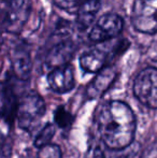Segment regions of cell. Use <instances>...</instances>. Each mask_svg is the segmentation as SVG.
Instances as JSON below:
<instances>
[{
  "mask_svg": "<svg viewBox=\"0 0 157 158\" xmlns=\"http://www.w3.org/2000/svg\"><path fill=\"white\" fill-rule=\"evenodd\" d=\"M45 102L39 94L28 93L17 103L16 118L19 128L25 131H31L39 124L45 113Z\"/></svg>",
  "mask_w": 157,
  "mask_h": 158,
  "instance_id": "2",
  "label": "cell"
},
{
  "mask_svg": "<svg viewBox=\"0 0 157 158\" xmlns=\"http://www.w3.org/2000/svg\"><path fill=\"white\" fill-rule=\"evenodd\" d=\"M132 26L139 32H157V0H134Z\"/></svg>",
  "mask_w": 157,
  "mask_h": 158,
  "instance_id": "5",
  "label": "cell"
},
{
  "mask_svg": "<svg viewBox=\"0 0 157 158\" xmlns=\"http://www.w3.org/2000/svg\"><path fill=\"white\" fill-rule=\"evenodd\" d=\"M48 83L51 89L58 94H65L76 86L73 69L70 64L53 69L48 75Z\"/></svg>",
  "mask_w": 157,
  "mask_h": 158,
  "instance_id": "8",
  "label": "cell"
},
{
  "mask_svg": "<svg viewBox=\"0 0 157 158\" xmlns=\"http://www.w3.org/2000/svg\"><path fill=\"white\" fill-rule=\"evenodd\" d=\"M54 4L60 10L69 13H76L83 0H53Z\"/></svg>",
  "mask_w": 157,
  "mask_h": 158,
  "instance_id": "16",
  "label": "cell"
},
{
  "mask_svg": "<svg viewBox=\"0 0 157 158\" xmlns=\"http://www.w3.org/2000/svg\"><path fill=\"white\" fill-rule=\"evenodd\" d=\"M123 28L124 21L119 15L107 13L96 22L90 32L88 33V39L95 43L109 41L118 37Z\"/></svg>",
  "mask_w": 157,
  "mask_h": 158,
  "instance_id": "6",
  "label": "cell"
},
{
  "mask_svg": "<svg viewBox=\"0 0 157 158\" xmlns=\"http://www.w3.org/2000/svg\"><path fill=\"white\" fill-rule=\"evenodd\" d=\"M76 51V45L71 40H65L56 43L48 50L45 56L46 68L53 70L59 67L67 66L72 59Z\"/></svg>",
  "mask_w": 157,
  "mask_h": 158,
  "instance_id": "7",
  "label": "cell"
},
{
  "mask_svg": "<svg viewBox=\"0 0 157 158\" xmlns=\"http://www.w3.org/2000/svg\"><path fill=\"white\" fill-rule=\"evenodd\" d=\"M107 53L100 48H93L83 53L80 57V66L87 73H98L105 68Z\"/></svg>",
  "mask_w": 157,
  "mask_h": 158,
  "instance_id": "12",
  "label": "cell"
},
{
  "mask_svg": "<svg viewBox=\"0 0 157 158\" xmlns=\"http://www.w3.org/2000/svg\"><path fill=\"white\" fill-rule=\"evenodd\" d=\"M55 135V126L51 123H48L42 128V130L35 138V146L41 148L45 145L51 144V140Z\"/></svg>",
  "mask_w": 157,
  "mask_h": 158,
  "instance_id": "14",
  "label": "cell"
},
{
  "mask_svg": "<svg viewBox=\"0 0 157 158\" xmlns=\"http://www.w3.org/2000/svg\"><path fill=\"white\" fill-rule=\"evenodd\" d=\"M55 122L59 127H67L71 123V115L65 108L60 106L55 112Z\"/></svg>",
  "mask_w": 157,
  "mask_h": 158,
  "instance_id": "17",
  "label": "cell"
},
{
  "mask_svg": "<svg viewBox=\"0 0 157 158\" xmlns=\"http://www.w3.org/2000/svg\"><path fill=\"white\" fill-rule=\"evenodd\" d=\"M11 148L8 145L0 144V158H10Z\"/></svg>",
  "mask_w": 157,
  "mask_h": 158,
  "instance_id": "19",
  "label": "cell"
},
{
  "mask_svg": "<svg viewBox=\"0 0 157 158\" xmlns=\"http://www.w3.org/2000/svg\"><path fill=\"white\" fill-rule=\"evenodd\" d=\"M12 69L16 79L21 81L28 80L32 70V60L30 53L25 46H17L12 53Z\"/></svg>",
  "mask_w": 157,
  "mask_h": 158,
  "instance_id": "9",
  "label": "cell"
},
{
  "mask_svg": "<svg viewBox=\"0 0 157 158\" xmlns=\"http://www.w3.org/2000/svg\"><path fill=\"white\" fill-rule=\"evenodd\" d=\"M136 126L134 111L119 100L105 103L98 113V129L102 144L112 150H123L131 145Z\"/></svg>",
  "mask_w": 157,
  "mask_h": 158,
  "instance_id": "1",
  "label": "cell"
},
{
  "mask_svg": "<svg viewBox=\"0 0 157 158\" xmlns=\"http://www.w3.org/2000/svg\"><path fill=\"white\" fill-rule=\"evenodd\" d=\"M136 98L150 109H157V68L147 67L138 73L134 82Z\"/></svg>",
  "mask_w": 157,
  "mask_h": 158,
  "instance_id": "4",
  "label": "cell"
},
{
  "mask_svg": "<svg viewBox=\"0 0 157 158\" xmlns=\"http://www.w3.org/2000/svg\"><path fill=\"white\" fill-rule=\"evenodd\" d=\"M141 158H157V141L151 143L143 151Z\"/></svg>",
  "mask_w": 157,
  "mask_h": 158,
  "instance_id": "18",
  "label": "cell"
},
{
  "mask_svg": "<svg viewBox=\"0 0 157 158\" xmlns=\"http://www.w3.org/2000/svg\"><path fill=\"white\" fill-rule=\"evenodd\" d=\"M115 77L116 72L113 68L105 67L102 70L97 73L94 80L87 86L86 94L89 98H98L99 96L103 95L113 83Z\"/></svg>",
  "mask_w": 157,
  "mask_h": 158,
  "instance_id": "11",
  "label": "cell"
},
{
  "mask_svg": "<svg viewBox=\"0 0 157 158\" xmlns=\"http://www.w3.org/2000/svg\"><path fill=\"white\" fill-rule=\"evenodd\" d=\"M100 6L101 0H83L76 12V25L80 31H85L92 26Z\"/></svg>",
  "mask_w": 157,
  "mask_h": 158,
  "instance_id": "10",
  "label": "cell"
},
{
  "mask_svg": "<svg viewBox=\"0 0 157 158\" xmlns=\"http://www.w3.org/2000/svg\"><path fill=\"white\" fill-rule=\"evenodd\" d=\"M37 158H61L60 148L56 144H48L39 148Z\"/></svg>",
  "mask_w": 157,
  "mask_h": 158,
  "instance_id": "15",
  "label": "cell"
},
{
  "mask_svg": "<svg viewBox=\"0 0 157 158\" xmlns=\"http://www.w3.org/2000/svg\"><path fill=\"white\" fill-rule=\"evenodd\" d=\"M138 153V145L132 143L130 146L123 150H112L101 144L95 150V158H132Z\"/></svg>",
  "mask_w": 157,
  "mask_h": 158,
  "instance_id": "13",
  "label": "cell"
},
{
  "mask_svg": "<svg viewBox=\"0 0 157 158\" xmlns=\"http://www.w3.org/2000/svg\"><path fill=\"white\" fill-rule=\"evenodd\" d=\"M30 13V0H8L1 13L2 28L13 35L21 33L28 22Z\"/></svg>",
  "mask_w": 157,
  "mask_h": 158,
  "instance_id": "3",
  "label": "cell"
}]
</instances>
